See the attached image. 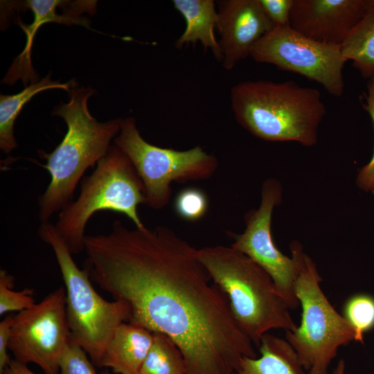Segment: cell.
Segmentation results:
<instances>
[{"instance_id": "obj_12", "label": "cell", "mask_w": 374, "mask_h": 374, "mask_svg": "<svg viewBox=\"0 0 374 374\" xmlns=\"http://www.w3.org/2000/svg\"><path fill=\"white\" fill-rule=\"evenodd\" d=\"M374 0H293L289 26L317 42L341 46Z\"/></svg>"}, {"instance_id": "obj_24", "label": "cell", "mask_w": 374, "mask_h": 374, "mask_svg": "<svg viewBox=\"0 0 374 374\" xmlns=\"http://www.w3.org/2000/svg\"><path fill=\"white\" fill-rule=\"evenodd\" d=\"M368 94L366 96V104H363L373 121L374 127V79L371 80L368 84ZM357 184L364 190H374V152L370 162L364 166L359 172Z\"/></svg>"}, {"instance_id": "obj_13", "label": "cell", "mask_w": 374, "mask_h": 374, "mask_svg": "<svg viewBox=\"0 0 374 374\" xmlns=\"http://www.w3.org/2000/svg\"><path fill=\"white\" fill-rule=\"evenodd\" d=\"M219 42L224 69L231 70L250 56L255 44L275 26L264 12L259 0L216 1Z\"/></svg>"}, {"instance_id": "obj_1", "label": "cell", "mask_w": 374, "mask_h": 374, "mask_svg": "<svg viewBox=\"0 0 374 374\" xmlns=\"http://www.w3.org/2000/svg\"><path fill=\"white\" fill-rule=\"evenodd\" d=\"M84 251L90 279L129 305L130 323L170 337L186 374H233L244 357H257L198 249L170 228L116 220L108 233L86 235Z\"/></svg>"}, {"instance_id": "obj_25", "label": "cell", "mask_w": 374, "mask_h": 374, "mask_svg": "<svg viewBox=\"0 0 374 374\" xmlns=\"http://www.w3.org/2000/svg\"><path fill=\"white\" fill-rule=\"evenodd\" d=\"M259 2L267 16L275 26L289 24L293 0H259Z\"/></svg>"}, {"instance_id": "obj_2", "label": "cell", "mask_w": 374, "mask_h": 374, "mask_svg": "<svg viewBox=\"0 0 374 374\" xmlns=\"http://www.w3.org/2000/svg\"><path fill=\"white\" fill-rule=\"evenodd\" d=\"M94 92L91 87L71 88L68 91L69 102L59 104L52 112L64 120L67 132L52 152H38L46 161L42 166L51 175L48 186L39 197L42 223L48 222L55 213L73 201L76 186L86 170L106 155L111 141L120 131L122 119L100 123L91 115L87 100Z\"/></svg>"}, {"instance_id": "obj_14", "label": "cell", "mask_w": 374, "mask_h": 374, "mask_svg": "<svg viewBox=\"0 0 374 374\" xmlns=\"http://www.w3.org/2000/svg\"><path fill=\"white\" fill-rule=\"evenodd\" d=\"M153 332L132 323H121L109 341L101 367L116 374H139L153 342Z\"/></svg>"}, {"instance_id": "obj_19", "label": "cell", "mask_w": 374, "mask_h": 374, "mask_svg": "<svg viewBox=\"0 0 374 374\" xmlns=\"http://www.w3.org/2000/svg\"><path fill=\"white\" fill-rule=\"evenodd\" d=\"M153 342L139 374H186L181 351L167 335L153 332Z\"/></svg>"}, {"instance_id": "obj_18", "label": "cell", "mask_w": 374, "mask_h": 374, "mask_svg": "<svg viewBox=\"0 0 374 374\" xmlns=\"http://www.w3.org/2000/svg\"><path fill=\"white\" fill-rule=\"evenodd\" d=\"M341 50L364 78L374 79V6L348 33Z\"/></svg>"}, {"instance_id": "obj_11", "label": "cell", "mask_w": 374, "mask_h": 374, "mask_svg": "<svg viewBox=\"0 0 374 374\" xmlns=\"http://www.w3.org/2000/svg\"><path fill=\"white\" fill-rule=\"evenodd\" d=\"M282 188L278 181L271 179L264 182L259 208L246 215V229L242 234L233 237L231 246L262 268L289 308L294 310L299 305L295 290L298 265L292 256L289 258L278 250L271 229L272 212L280 202Z\"/></svg>"}, {"instance_id": "obj_5", "label": "cell", "mask_w": 374, "mask_h": 374, "mask_svg": "<svg viewBox=\"0 0 374 374\" xmlns=\"http://www.w3.org/2000/svg\"><path fill=\"white\" fill-rule=\"evenodd\" d=\"M93 172L81 182L75 200L59 212L55 227L71 254L84 250V233L91 217L100 211L125 215L136 227L143 228L138 206L145 204L143 184L129 157L112 145Z\"/></svg>"}, {"instance_id": "obj_28", "label": "cell", "mask_w": 374, "mask_h": 374, "mask_svg": "<svg viewBox=\"0 0 374 374\" xmlns=\"http://www.w3.org/2000/svg\"><path fill=\"white\" fill-rule=\"evenodd\" d=\"M345 361L341 359L339 361L332 374H345Z\"/></svg>"}, {"instance_id": "obj_29", "label": "cell", "mask_w": 374, "mask_h": 374, "mask_svg": "<svg viewBox=\"0 0 374 374\" xmlns=\"http://www.w3.org/2000/svg\"><path fill=\"white\" fill-rule=\"evenodd\" d=\"M101 374H110V373L108 371H104L101 373Z\"/></svg>"}, {"instance_id": "obj_16", "label": "cell", "mask_w": 374, "mask_h": 374, "mask_svg": "<svg viewBox=\"0 0 374 374\" xmlns=\"http://www.w3.org/2000/svg\"><path fill=\"white\" fill-rule=\"evenodd\" d=\"M260 357H244L233 374H305L299 357L286 339L266 333Z\"/></svg>"}, {"instance_id": "obj_9", "label": "cell", "mask_w": 374, "mask_h": 374, "mask_svg": "<svg viewBox=\"0 0 374 374\" xmlns=\"http://www.w3.org/2000/svg\"><path fill=\"white\" fill-rule=\"evenodd\" d=\"M250 56L256 62L299 73L322 85L331 95L344 93L343 69L346 60L341 46L308 38L290 26H275L253 46Z\"/></svg>"}, {"instance_id": "obj_21", "label": "cell", "mask_w": 374, "mask_h": 374, "mask_svg": "<svg viewBox=\"0 0 374 374\" xmlns=\"http://www.w3.org/2000/svg\"><path fill=\"white\" fill-rule=\"evenodd\" d=\"M15 278L5 269L0 270V314L12 311L21 312L35 304L33 290L25 288L21 291L12 290Z\"/></svg>"}, {"instance_id": "obj_10", "label": "cell", "mask_w": 374, "mask_h": 374, "mask_svg": "<svg viewBox=\"0 0 374 374\" xmlns=\"http://www.w3.org/2000/svg\"><path fill=\"white\" fill-rule=\"evenodd\" d=\"M70 337L66 290L60 287L14 315L8 348L15 359L36 364L44 374H58Z\"/></svg>"}, {"instance_id": "obj_17", "label": "cell", "mask_w": 374, "mask_h": 374, "mask_svg": "<svg viewBox=\"0 0 374 374\" xmlns=\"http://www.w3.org/2000/svg\"><path fill=\"white\" fill-rule=\"evenodd\" d=\"M75 80L61 83L53 81L48 74L42 80L31 83L21 91L14 95L0 96V148L5 154H9L17 147L14 136L15 120L24 105L35 94L51 89H62L69 91L75 87Z\"/></svg>"}, {"instance_id": "obj_20", "label": "cell", "mask_w": 374, "mask_h": 374, "mask_svg": "<svg viewBox=\"0 0 374 374\" xmlns=\"http://www.w3.org/2000/svg\"><path fill=\"white\" fill-rule=\"evenodd\" d=\"M344 317L355 332V341L363 343L364 334L374 328V297L366 294L351 296L344 305Z\"/></svg>"}, {"instance_id": "obj_4", "label": "cell", "mask_w": 374, "mask_h": 374, "mask_svg": "<svg viewBox=\"0 0 374 374\" xmlns=\"http://www.w3.org/2000/svg\"><path fill=\"white\" fill-rule=\"evenodd\" d=\"M198 256L253 345L259 347L271 330L297 328L271 277L247 256L231 246L216 245L198 249Z\"/></svg>"}, {"instance_id": "obj_22", "label": "cell", "mask_w": 374, "mask_h": 374, "mask_svg": "<svg viewBox=\"0 0 374 374\" xmlns=\"http://www.w3.org/2000/svg\"><path fill=\"white\" fill-rule=\"evenodd\" d=\"M175 208L181 218L195 221L205 215L208 200L202 190L193 188H186L177 195Z\"/></svg>"}, {"instance_id": "obj_23", "label": "cell", "mask_w": 374, "mask_h": 374, "mask_svg": "<svg viewBox=\"0 0 374 374\" xmlns=\"http://www.w3.org/2000/svg\"><path fill=\"white\" fill-rule=\"evenodd\" d=\"M87 354L71 336L60 359V373L97 374L95 365L88 359Z\"/></svg>"}, {"instance_id": "obj_30", "label": "cell", "mask_w": 374, "mask_h": 374, "mask_svg": "<svg viewBox=\"0 0 374 374\" xmlns=\"http://www.w3.org/2000/svg\"><path fill=\"white\" fill-rule=\"evenodd\" d=\"M372 191H373V194H374V190H373Z\"/></svg>"}, {"instance_id": "obj_3", "label": "cell", "mask_w": 374, "mask_h": 374, "mask_svg": "<svg viewBox=\"0 0 374 374\" xmlns=\"http://www.w3.org/2000/svg\"><path fill=\"white\" fill-rule=\"evenodd\" d=\"M238 123L253 136L269 141H317L318 127L326 113L318 89L290 80H247L231 89Z\"/></svg>"}, {"instance_id": "obj_27", "label": "cell", "mask_w": 374, "mask_h": 374, "mask_svg": "<svg viewBox=\"0 0 374 374\" xmlns=\"http://www.w3.org/2000/svg\"><path fill=\"white\" fill-rule=\"evenodd\" d=\"M3 374H35L28 368L26 364L11 359Z\"/></svg>"}, {"instance_id": "obj_8", "label": "cell", "mask_w": 374, "mask_h": 374, "mask_svg": "<svg viewBox=\"0 0 374 374\" xmlns=\"http://www.w3.org/2000/svg\"><path fill=\"white\" fill-rule=\"evenodd\" d=\"M114 141L136 168L144 186L145 204L155 210L169 203L172 182L208 179L218 166L216 157L199 145L177 150L149 143L140 134L132 117L122 119Z\"/></svg>"}, {"instance_id": "obj_7", "label": "cell", "mask_w": 374, "mask_h": 374, "mask_svg": "<svg viewBox=\"0 0 374 374\" xmlns=\"http://www.w3.org/2000/svg\"><path fill=\"white\" fill-rule=\"evenodd\" d=\"M290 250L298 265L295 290L302 312L299 326L285 332V339L308 374H328L338 348L355 341V332L323 294L316 265L300 244L292 242Z\"/></svg>"}, {"instance_id": "obj_6", "label": "cell", "mask_w": 374, "mask_h": 374, "mask_svg": "<svg viewBox=\"0 0 374 374\" xmlns=\"http://www.w3.org/2000/svg\"><path fill=\"white\" fill-rule=\"evenodd\" d=\"M38 235L51 247L62 274L71 336L100 368L116 329L129 319L130 307L121 300L107 301L97 293L88 271L78 268L54 224L42 223Z\"/></svg>"}, {"instance_id": "obj_26", "label": "cell", "mask_w": 374, "mask_h": 374, "mask_svg": "<svg viewBox=\"0 0 374 374\" xmlns=\"http://www.w3.org/2000/svg\"><path fill=\"white\" fill-rule=\"evenodd\" d=\"M13 317L12 314L8 315L0 322V374L3 373L5 368L11 360L8 350Z\"/></svg>"}, {"instance_id": "obj_15", "label": "cell", "mask_w": 374, "mask_h": 374, "mask_svg": "<svg viewBox=\"0 0 374 374\" xmlns=\"http://www.w3.org/2000/svg\"><path fill=\"white\" fill-rule=\"evenodd\" d=\"M172 4L186 21V28L176 41L175 47L181 48L185 44L199 42L222 62L221 48L214 33L217 22L216 3L213 0H173Z\"/></svg>"}]
</instances>
